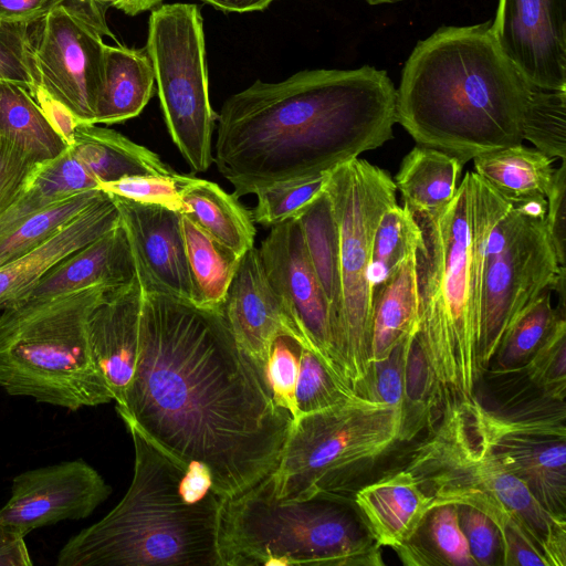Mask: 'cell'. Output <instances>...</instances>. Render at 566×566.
Masks as SVG:
<instances>
[{
  "label": "cell",
  "mask_w": 566,
  "mask_h": 566,
  "mask_svg": "<svg viewBox=\"0 0 566 566\" xmlns=\"http://www.w3.org/2000/svg\"><path fill=\"white\" fill-rule=\"evenodd\" d=\"M116 410L179 463L206 467L224 499L275 470L293 424L221 311L144 289L136 367Z\"/></svg>",
  "instance_id": "1"
},
{
  "label": "cell",
  "mask_w": 566,
  "mask_h": 566,
  "mask_svg": "<svg viewBox=\"0 0 566 566\" xmlns=\"http://www.w3.org/2000/svg\"><path fill=\"white\" fill-rule=\"evenodd\" d=\"M396 102L390 77L369 65L255 81L217 115L213 163L237 199L327 174L392 138Z\"/></svg>",
  "instance_id": "2"
},
{
  "label": "cell",
  "mask_w": 566,
  "mask_h": 566,
  "mask_svg": "<svg viewBox=\"0 0 566 566\" xmlns=\"http://www.w3.org/2000/svg\"><path fill=\"white\" fill-rule=\"evenodd\" d=\"M491 24L442 27L419 41L397 91V123L463 165L524 140L532 83L503 55Z\"/></svg>",
  "instance_id": "3"
},
{
  "label": "cell",
  "mask_w": 566,
  "mask_h": 566,
  "mask_svg": "<svg viewBox=\"0 0 566 566\" xmlns=\"http://www.w3.org/2000/svg\"><path fill=\"white\" fill-rule=\"evenodd\" d=\"M135 450L134 475L123 500L101 521L73 535L57 566H223L224 497L193 501L182 486L188 467L125 423Z\"/></svg>",
  "instance_id": "4"
},
{
  "label": "cell",
  "mask_w": 566,
  "mask_h": 566,
  "mask_svg": "<svg viewBox=\"0 0 566 566\" xmlns=\"http://www.w3.org/2000/svg\"><path fill=\"white\" fill-rule=\"evenodd\" d=\"M406 470L433 505L464 504L485 514L501 533L504 566L566 565V521L493 454L467 398L443 402L438 423L412 449Z\"/></svg>",
  "instance_id": "5"
},
{
  "label": "cell",
  "mask_w": 566,
  "mask_h": 566,
  "mask_svg": "<svg viewBox=\"0 0 566 566\" xmlns=\"http://www.w3.org/2000/svg\"><path fill=\"white\" fill-rule=\"evenodd\" d=\"M421 230L416 249L418 340L442 403L470 398L479 365L480 314L472 269V184L468 171L449 205L433 216H413Z\"/></svg>",
  "instance_id": "6"
},
{
  "label": "cell",
  "mask_w": 566,
  "mask_h": 566,
  "mask_svg": "<svg viewBox=\"0 0 566 566\" xmlns=\"http://www.w3.org/2000/svg\"><path fill=\"white\" fill-rule=\"evenodd\" d=\"M220 546L223 566L384 564L380 546L344 495L279 500L270 474L224 499Z\"/></svg>",
  "instance_id": "7"
},
{
  "label": "cell",
  "mask_w": 566,
  "mask_h": 566,
  "mask_svg": "<svg viewBox=\"0 0 566 566\" xmlns=\"http://www.w3.org/2000/svg\"><path fill=\"white\" fill-rule=\"evenodd\" d=\"M94 286L0 315V387L76 411L113 400L95 361L88 317L109 290Z\"/></svg>",
  "instance_id": "8"
},
{
  "label": "cell",
  "mask_w": 566,
  "mask_h": 566,
  "mask_svg": "<svg viewBox=\"0 0 566 566\" xmlns=\"http://www.w3.org/2000/svg\"><path fill=\"white\" fill-rule=\"evenodd\" d=\"M401 410L352 394L292 424L270 473L279 500L342 495L399 442Z\"/></svg>",
  "instance_id": "9"
},
{
  "label": "cell",
  "mask_w": 566,
  "mask_h": 566,
  "mask_svg": "<svg viewBox=\"0 0 566 566\" xmlns=\"http://www.w3.org/2000/svg\"><path fill=\"white\" fill-rule=\"evenodd\" d=\"M326 191L339 232L340 301L332 332L333 360L354 392L370 366L374 237L384 212L397 203V188L386 170L357 157L329 171Z\"/></svg>",
  "instance_id": "10"
},
{
  "label": "cell",
  "mask_w": 566,
  "mask_h": 566,
  "mask_svg": "<svg viewBox=\"0 0 566 566\" xmlns=\"http://www.w3.org/2000/svg\"><path fill=\"white\" fill-rule=\"evenodd\" d=\"M146 51L168 133L196 172L213 163L217 122L209 98L203 22L193 3H168L151 11Z\"/></svg>",
  "instance_id": "11"
},
{
  "label": "cell",
  "mask_w": 566,
  "mask_h": 566,
  "mask_svg": "<svg viewBox=\"0 0 566 566\" xmlns=\"http://www.w3.org/2000/svg\"><path fill=\"white\" fill-rule=\"evenodd\" d=\"M545 217L512 207L494 224L482 284L479 365L482 374L516 316L545 290L565 281Z\"/></svg>",
  "instance_id": "12"
},
{
  "label": "cell",
  "mask_w": 566,
  "mask_h": 566,
  "mask_svg": "<svg viewBox=\"0 0 566 566\" xmlns=\"http://www.w3.org/2000/svg\"><path fill=\"white\" fill-rule=\"evenodd\" d=\"M468 399L474 420L493 454L522 480L552 514L566 521L565 408H526L512 415Z\"/></svg>",
  "instance_id": "13"
},
{
  "label": "cell",
  "mask_w": 566,
  "mask_h": 566,
  "mask_svg": "<svg viewBox=\"0 0 566 566\" xmlns=\"http://www.w3.org/2000/svg\"><path fill=\"white\" fill-rule=\"evenodd\" d=\"M30 29L40 84L82 123H93L103 83V35L65 4Z\"/></svg>",
  "instance_id": "14"
},
{
  "label": "cell",
  "mask_w": 566,
  "mask_h": 566,
  "mask_svg": "<svg viewBox=\"0 0 566 566\" xmlns=\"http://www.w3.org/2000/svg\"><path fill=\"white\" fill-rule=\"evenodd\" d=\"M259 253L271 286L302 335L306 348L314 352L333 376L345 385L333 360L328 303L307 258L296 218L271 227Z\"/></svg>",
  "instance_id": "15"
},
{
  "label": "cell",
  "mask_w": 566,
  "mask_h": 566,
  "mask_svg": "<svg viewBox=\"0 0 566 566\" xmlns=\"http://www.w3.org/2000/svg\"><path fill=\"white\" fill-rule=\"evenodd\" d=\"M111 493V485L82 459L27 470L12 481L0 524L27 536L43 526L88 517Z\"/></svg>",
  "instance_id": "16"
},
{
  "label": "cell",
  "mask_w": 566,
  "mask_h": 566,
  "mask_svg": "<svg viewBox=\"0 0 566 566\" xmlns=\"http://www.w3.org/2000/svg\"><path fill=\"white\" fill-rule=\"evenodd\" d=\"M491 30L503 55L528 82L566 88V0H499Z\"/></svg>",
  "instance_id": "17"
},
{
  "label": "cell",
  "mask_w": 566,
  "mask_h": 566,
  "mask_svg": "<svg viewBox=\"0 0 566 566\" xmlns=\"http://www.w3.org/2000/svg\"><path fill=\"white\" fill-rule=\"evenodd\" d=\"M111 196L127 234L142 287L191 303L192 284L181 226L182 213Z\"/></svg>",
  "instance_id": "18"
},
{
  "label": "cell",
  "mask_w": 566,
  "mask_h": 566,
  "mask_svg": "<svg viewBox=\"0 0 566 566\" xmlns=\"http://www.w3.org/2000/svg\"><path fill=\"white\" fill-rule=\"evenodd\" d=\"M221 312L237 344L263 370L277 336H290L306 348L302 335L271 286L255 247L241 256Z\"/></svg>",
  "instance_id": "19"
},
{
  "label": "cell",
  "mask_w": 566,
  "mask_h": 566,
  "mask_svg": "<svg viewBox=\"0 0 566 566\" xmlns=\"http://www.w3.org/2000/svg\"><path fill=\"white\" fill-rule=\"evenodd\" d=\"M142 296L137 277L109 290L88 317L92 352L116 408L125 402L136 367Z\"/></svg>",
  "instance_id": "20"
},
{
  "label": "cell",
  "mask_w": 566,
  "mask_h": 566,
  "mask_svg": "<svg viewBox=\"0 0 566 566\" xmlns=\"http://www.w3.org/2000/svg\"><path fill=\"white\" fill-rule=\"evenodd\" d=\"M136 279L135 258L119 222L52 266L17 303H40L94 286L120 287Z\"/></svg>",
  "instance_id": "21"
},
{
  "label": "cell",
  "mask_w": 566,
  "mask_h": 566,
  "mask_svg": "<svg viewBox=\"0 0 566 566\" xmlns=\"http://www.w3.org/2000/svg\"><path fill=\"white\" fill-rule=\"evenodd\" d=\"M119 224L113 197L106 196L43 243L0 268V311L17 303L52 266Z\"/></svg>",
  "instance_id": "22"
},
{
  "label": "cell",
  "mask_w": 566,
  "mask_h": 566,
  "mask_svg": "<svg viewBox=\"0 0 566 566\" xmlns=\"http://www.w3.org/2000/svg\"><path fill=\"white\" fill-rule=\"evenodd\" d=\"M354 503L375 542L395 549L413 535L433 499L405 469L359 489Z\"/></svg>",
  "instance_id": "23"
},
{
  "label": "cell",
  "mask_w": 566,
  "mask_h": 566,
  "mask_svg": "<svg viewBox=\"0 0 566 566\" xmlns=\"http://www.w3.org/2000/svg\"><path fill=\"white\" fill-rule=\"evenodd\" d=\"M69 150L98 186L124 177L176 172L156 153L93 123L77 125Z\"/></svg>",
  "instance_id": "24"
},
{
  "label": "cell",
  "mask_w": 566,
  "mask_h": 566,
  "mask_svg": "<svg viewBox=\"0 0 566 566\" xmlns=\"http://www.w3.org/2000/svg\"><path fill=\"white\" fill-rule=\"evenodd\" d=\"M154 91V67L146 49L106 44L94 124L111 125L136 117Z\"/></svg>",
  "instance_id": "25"
},
{
  "label": "cell",
  "mask_w": 566,
  "mask_h": 566,
  "mask_svg": "<svg viewBox=\"0 0 566 566\" xmlns=\"http://www.w3.org/2000/svg\"><path fill=\"white\" fill-rule=\"evenodd\" d=\"M416 250L374 296L369 363L387 359L409 335L419 331Z\"/></svg>",
  "instance_id": "26"
},
{
  "label": "cell",
  "mask_w": 566,
  "mask_h": 566,
  "mask_svg": "<svg viewBox=\"0 0 566 566\" xmlns=\"http://www.w3.org/2000/svg\"><path fill=\"white\" fill-rule=\"evenodd\" d=\"M455 156L427 146L412 148L395 177L403 206L413 216L441 212L457 192L463 168Z\"/></svg>",
  "instance_id": "27"
},
{
  "label": "cell",
  "mask_w": 566,
  "mask_h": 566,
  "mask_svg": "<svg viewBox=\"0 0 566 566\" xmlns=\"http://www.w3.org/2000/svg\"><path fill=\"white\" fill-rule=\"evenodd\" d=\"M181 201L182 214L237 255L254 247L256 230L251 212L218 184L191 176Z\"/></svg>",
  "instance_id": "28"
},
{
  "label": "cell",
  "mask_w": 566,
  "mask_h": 566,
  "mask_svg": "<svg viewBox=\"0 0 566 566\" xmlns=\"http://www.w3.org/2000/svg\"><path fill=\"white\" fill-rule=\"evenodd\" d=\"M554 159L522 144L473 158L474 172L510 203L546 198L553 182Z\"/></svg>",
  "instance_id": "29"
},
{
  "label": "cell",
  "mask_w": 566,
  "mask_h": 566,
  "mask_svg": "<svg viewBox=\"0 0 566 566\" xmlns=\"http://www.w3.org/2000/svg\"><path fill=\"white\" fill-rule=\"evenodd\" d=\"M0 137L34 163L53 159L69 147L30 93L8 82H0Z\"/></svg>",
  "instance_id": "30"
},
{
  "label": "cell",
  "mask_w": 566,
  "mask_h": 566,
  "mask_svg": "<svg viewBox=\"0 0 566 566\" xmlns=\"http://www.w3.org/2000/svg\"><path fill=\"white\" fill-rule=\"evenodd\" d=\"M295 218L307 258L328 303L333 332L340 301L339 232L326 187Z\"/></svg>",
  "instance_id": "31"
},
{
  "label": "cell",
  "mask_w": 566,
  "mask_h": 566,
  "mask_svg": "<svg viewBox=\"0 0 566 566\" xmlns=\"http://www.w3.org/2000/svg\"><path fill=\"white\" fill-rule=\"evenodd\" d=\"M188 268L192 284L191 303L221 311L227 290L241 256L222 245L187 216H181Z\"/></svg>",
  "instance_id": "32"
},
{
  "label": "cell",
  "mask_w": 566,
  "mask_h": 566,
  "mask_svg": "<svg viewBox=\"0 0 566 566\" xmlns=\"http://www.w3.org/2000/svg\"><path fill=\"white\" fill-rule=\"evenodd\" d=\"M395 551L406 565L478 566L453 503L433 505L413 535Z\"/></svg>",
  "instance_id": "33"
},
{
  "label": "cell",
  "mask_w": 566,
  "mask_h": 566,
  "mask_svg": "<svg viewBox=\"0 0 566 566\" xmlns=\"http://www.w3.org/2000/svg\"><path fill=\"white\" fill-rule=\"evenodd\" d=\"M552 292L545 290L509 326L490 363H494L495 374L505 375L523 367L558 319L565 317L564 305L553 306Z\"/></svg>",
  "instance_id": "34"
},
{
  "label": "cell",
  "mask_w": 566,
  "mask_h": 566,
  "mask_svg": "<svg viewBox=\"0 0 566 566\" xmlns=\"http://www.w3.org/2000/svg\"><path fill=\"white\" fill-rule=\"evenodd\" d=\"M106 196L99 189L74 193L27 218L0 237V268L30 252Z\"/></svg>",
  "instance_id": "35"
},
{
  "label": "cell",
  "mask_w": 566,
  "mask_h": 566,
  "mask_svg": "<svg viewBox=\"0 0 566 566\" xmlns=\"http://www.w3.org/2000/svg\"><path fill=\"white\" fill-rule=\"evenodd\" d=\"M421 240V230L413 214L397 203L388 208L377 227L369 268L373 296L389 280L400 263L413 252Z\"/></svg>",
  "instance_id": "36"
},
{
  "label": "cell",
  "mask_w": 566,
  "mask_h": 566,
  "mask_svg": "<svg viewBox=\"0 0 566 566\" xmlns=\"http://www.w3.org/2000/svg\"><path fill=\"white\" fill-rule=\"evenodd\" d=\"M523 139L554 160H566V88L552 90L531 84Z\"/></svg>",
  "instance_id": "37"
},
{
  "label": "cell",
  "mask_w": 566,
  "mask_h": 566,
  "mask_svg": "<svg viewBox=\"0 0 566 566\" xmlns=\"http://www.w3.org/2000/svg\"><path fill=\"white\" fill-rule=\"evenodd\" d=\"M328 174L279 182L259 191L251 211L253 222L273 227L294 218L324 191Z\"/></svg>",
  "instance_id": "38"
},
{
  "label": "cell",
  "mask_w": 566,
  "mask_h": 566,
  "mask_svg": "<svg viewBox=\"0 0 566 566\" xmlns=\"http://www.w3.org/2000/svg\"><path fill=\"white\" fill-rule=\"evenodd\" d=\"M512 373H523L548 401L564 402L566 395L565 317L558 319L530 360Z\"/></svg>",
  "instance_id": "39"
},
{
  "label": "cell",
  "mask_w": 566,
  "mask_h": 566,
  "mask_svg": "<svg viewBox=\"0 0 566 566\" xmlns=\"http://www.w3.org/2000/svg\"><path fill=\"white\" fill-rule=\"evenodd\" d=\"M352 394L314 352L300 346L295 389L297 418L329 408Z\"/></svg>",
  "instance_id": "40"
},
{
  "label": "cell",
  "mask_w": 566,
  "mask_h": 566,
  "mask_svg": "<svg viewBox=\"0 0 566 566\" xmlns=\"http://www.w3.org/2000/svg\"><path fill=\"white\" fill-rule=\"evenodd\" d=\"M22 186L36 190L51 202H57L84 190L98 189V181L67 147L57 157L35 164Z\"/></svg>",
  "instance_id": "41"
},
{
  "label": "cell",
  "mask_w": 566,
  "mask_h": 566,
  "mask_svg": "<svg viewBox=\"0 0 566 566\" xmlns=\"http://www.w3.org/2000/svg\"><path fill=\"white\" fill-rule=\"evenodd\" d=\"M191 176L146 175L99 184V190L135 202L163 206L182 213L181 195Z\"/></svg>",
  "instance_id": "42"
},
{
  "label": "cell",
  "mask_w": 566,
  "mask_h": 566,
  "mask_svg": "<svg viewBox=\"0 0 566 566\" xmlns=\"http://www.w3.org/2000/svg\"><path fill=\"white\" fill-rule=\"evenodd\" d=\"M0 82L20 85L29 93L40 84L30 27L0 23Z\"/></svg>",
  "instance_id": "43"
},
{
  "label": "cell",
  "mask_w": 566,
  "mask_h": 566,
  "mask_svg": "<svg viewBox=\"0 0 566 566\" xmlns=\"http://www.w3.org/2000/svg\"><path fill=\"white\" fill-rule=\"evenodd\" d=\"M416 333L406 337L387 359L371 363L366 377L354 392L363 398L384 402L401 410L407 347L410 337Z\"/></svg>",
  "instance_id": "44"
},
{
  "label": "cell",
  "mask_w": 566,
  "mask_h": 566,
  "mask_svg": "<svg viewBox=\"0 0 566 566\" xmlns=\"http://www.w3.org/2000/svg\"><path fill=\"white\" fill-rule=\"evenodd\" d=\"M300 345L290 336L280 335L272 345L264 368L266 382L272 396L281 408L297 419L295 389L298 377Z\"/></svg>",
  "instance_id": "45"
},
{
  "label": "cell",
  "mask_w": 566,
  "mask_h": 566,
  "mask_svg": "<svg viewBox=\"0 0 566 566\" xmlns=\"http://www.w3.org/2000/svg\"><path fill=\"white\" fill-rule=\"evenodd\" d=\"M458 518L478 566L503 565V541L497 526L476 509L459 504Z\"/></svg>",
  "instance_id": "46"
},
{
  "label": "cell",
  "mask_w": 566,
  "mask_h": 566,
  "mask_svg": "<svg viewBox=\"0 0 566 566\" xmlns=\"http://www.w3.org/2000/svg\"><path fill=\"white\" fill-rule=\"evenodd\" d=\"M566 160L555 168L551 190L546 197V227L555 250L558 264L565 268L566 243Z\"/></svg>",
  "instance_id": "47"
},
{
  "label": "cell",
  "mask_w": 566,
  "mask_h": 566,
  "mask_svg": "<svg viewBox=\"0 0 566 566\" xmlns=\"http://www.w3.org/2000/svg\"><path fill=\"white\" fill-rule=\"evenodd\" d=\"M35 164L0 137V214L15 199Z\"/></svg>",
  "instance_id": "48"
},
{
  "label": "cell",
  "mask_w": 566,
  "mask_h": 566,
  "mask_svg": "<svg viewBox=\"0 0 566 566\" xmlns=\"http://www.w3.org/2000/svg\"><path fill=\"white\" fill-rule=\"evenodd\" d=\"M30 95L39 106L43 116L55 133L71 146L75 128L82 123L69 107L53 97L41 84H38Z\"/></svg>",
  "instance_id": "49"
},
{
  "label": "cell",
  "mask_w": 566,
  "mask_h": 566,
  "mask_svg": "<svg viewBox=\"0 0 566 566\" xmlns=\"http://www.w3.org/2000/svg\"><path fill=\"white\" fill-rule=\"evenodd\" d=\"M70 0H0V23L31 27Z\"/></svg>",
  "instance_id": "50"
},
{
  "label": "cell",
  "mask_w": 566,
  "mask_h": 566,
  "mask_svg": "<svg viewBox=\"0 0 566 566\" xmlns=\"http://www.w3.org/2000/svg\"><path fill=\"white\" fill-rule=\"evenodd\" d=\"M24 535L17 530L0 524V566H31Z\"/></svg>",
  "instance_id": "51"
},
{
  "label": "cell",
  "mask_w": 566,
  "mask_h": 566,
  "mask_svg": "<svg viewBox=\"0 0 566 566\" xmlns=\"http://www.w3.org/2000/svg\"><path fill=\"white\" fill-rule=\"evenodd\" d=\"M66 7L96 29L103 36L106 35L116 40L106 22V4L95 0H70Z\"/></svg>",
  "instance_id": "52"
},
{
  "label": "cell",
  "mask_w": 566,
  "mask_h": 566,
  "mask_svg": "<svg viewBox=\"0 0 566 566\" xmlns=\"http://www.w3.org/2000/svg\"><path fill=\"white\" fill-rule=\"evenodd\" d=\"M223 12H253L265 10L275 0H199Z\"/></svg>",
  "instance_id": "53"
},
{
  "label": "cell",
  "mask_w": 566,
  "mask_h": 566,
  "mask_svg": "<svg viewBox=\"0 0 566 566\" xmlns=\"http://www.w3.org/2000/svg\"><path fill=\"white\" fill-rule=\"evenodd\" d=\"M161 0H120L115 8L134 17L157 7Z\"/></svg>",
  "instance_id": "54"
},
{
  "label": "cell",
  "mask_w": 566,
  "mask_h": 566,
  "mask_svg": "<svg viewBox=\"0 0 566 566\" xmlns=\"http://www.w3.org/2000/svg\"><path fill=\"white\" fill-rule=\"evenodd\" d=\"M369 4L395 3L402 0H366Z\"/></svg>",
  "instance_id": "55"
},
{
  "label": "cell",
  "mask_w": 566,
  "mask_h": 566,
  "mask_svg": "<svg viewBox=\"0 0 566 566\" xmlns=\"http://www.w3.org/2000/svg\"><path fill=\"white\" fill-rule=\"evenodd\" d=\"M95 1L106 4V6L112 4L115 7L120 0H95Z\"/></svg>",
  "instance_id": "56"
}]
</instances>
